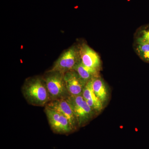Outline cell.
Returning a JSON list of instances; mask_svg holds the SVG:
<instances>
[{"label": "cell", "instance_id": "9c48e42d", "mask_svg": "<svg viewBox=\"0 0 149 149\" xmlns=\"http://www.w3.org/2000/svg\"><path fill=\"white\" fill-rule=\"evenodd\" d=\"M93 86L96 96L104 106L109 97L108 90L105 83L100 76H98L93 79Z\"/></svg>", "mask_w": 149, "mask_h": 149}, {"label": "cell", "instance_id": "277c9868", "mask_svg": "<svg viewBox=\"0 0 149 149\" xmlns=\"http://www.w3.org/2000/svg\"><path fill=\"white\" fill-rule=\"evenodd\" d=\"M80 60L79 47L72 46L61 54L49 71H58L65 74L73 70Z\"/></svg>", "mask_w": 149, "mask_h": 149}, {"label": "cell", "instance_id": "7c38bea8", "mask_svg": "<svg viewBox=\"0 0 149 149\" xmlns=\"http://www.w3.org/2000/svg\"><path fill=\"white\" fill-rule=\"evenodd\" d=\"M142 40L149 44V27L144 29L141 32L140 37Z\"/></svg>", "mask_w": 149, "mask_h": 149}, {"label": "cell", "instance_id": "3957f363", "mask_svg": "<svg viewBox=\"0 0 149 149\" xmlns=\"http://www.w3.org/2000/svg\"><path fill=\"white\" fill-rule=\"evenodd\" d=\"M70 105L77 119L78 127L84 126L96 113L89 106L82 95L70 96L65 99Z\"/></svg>", "mask_w": 149, "mask_h": 149}, {"label": "cell", "instance_id": "8fae6325", "mask_svg": "<svg viewBox=\"0 0 149 149\" xmlns=\"http://www.w3.org/2000/svg\"><path fill=\"white\" fill-rule=\"evenodd\" d=\"M136 44V49L139 55L144 61L149 63V44L140 37L137 39Z\"/></svg>", "mask_w": 149, "mask_h": 149}, {"label": "cell", "instance_id": "5b68a950", "mask_svg": "<svg viewBox=\"0 0 149 149\" xmlns=\"http://www.w3.org/2000/svg\"><path fill=\"white\" fill-rule=\"evenodd\" d=\"M45 111L54 133L68 134L74 131L69 120L61 113L47 106L45 107Z\"/></svg>", "mask_w": 149, "mask_h": 149}, {"label": "cell", "instance_id": "7a4b0ae2", "mask_svg": "<svg viewBox=\"0 0 149 149\" xmlns=\"http://www.w3.org/2000/svg\"><path fill=\"white\" fill-rule=\"evenodd\" d=\"M64 76V73L49 70L43 76L51 100L65 99L70 96L67 89Z\"/></svg>", "mask_w": 149, "mask_h": 149}, {"label": "cell", "instance_id": "8992f818", "mask_svg": "<svg viewBox=\"0 0 149 149\" xmlns=\"http://www.w3.org/2000/svg\"><path fill=\"white\" fill-rule=\"evenodd\" d=\"M79 49L81 62L88 68L99 72L101 61L98 54L85 43L82 44Z\"/></svg>", "mask_w": 149, "mask_h": 149}, {"label": "cell", "instance_id": "6da1fadb", "mask_svg": "<svg viewBox=\"0 0 149 149\" xmlns=\"http://www.w3.org/2000/svg\"><path fill=\"white\" fill-rule=\"evenodd\" d=\"M22 92L27 102L32 105L45 106L51 101L43 77L36 76L27 79L22 87Z\"/></svg>", "mask_w": 149, "mask_h": 149}, {"label": "cell", "instance_id": "ba28073f", "mask_svg": "<svg viewBox=\"0 0 149 149\" xmlns=\"http://www.w3.org/2000/svg\"><path fill=\"white\" fill-rule=\"evenodd\" d=\"M64 80L67 89L70 96L82 95L85 84L81 80L77 72L74 70H70L64 74Z\"/></svg>", "mask_w": 149, "mask_h": 149}, {"label": "cell", "instance_id": "30bf717a", "mask_svg": "<svg viewBox=\"0 0 149 149\" xmlns=\"http://www.w3.org/2000/svg\"><path fill=\"white\" fill-rule=\"evenodd\" d=\"M73 70H75L77 72L81 80L85 84H87L89 81L93 80L95 77L99 76V72L90 69L85 66L81 62L80 59Z\"/></svg>", "mask_w": 149, "mask_h": 149}, {"label": "cell", "instance_id": "52a82bcc", "mask_svg": "<svg viewBox=\"0 0 149 149\" xmlns=\"http://www.w3.org/2000/svg\"><path fill=\"white\" fill-rule=\"evenodd\" d=\"M45 106L54 110L66 117L70 122L74 130L79 127L73 111L65 99L51 100Z\"/></svg>", "mask_w": 149, "mask_h": 149}]
</instances>
